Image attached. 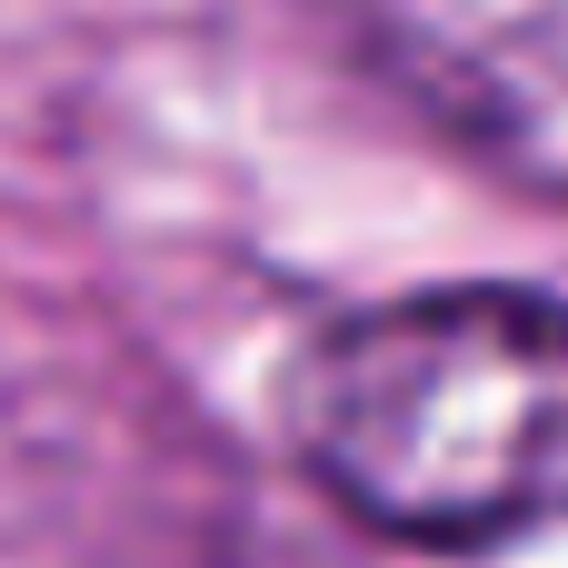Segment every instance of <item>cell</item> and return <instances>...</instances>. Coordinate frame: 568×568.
<instances>
[{
  "label": "cell",
  "mask_w": 568,
  "mask_h": 568,
  "mask_svg": "<svg viewBox=\"0 0 568 568\" xmlns=\"http://www.w3.org/2000/svg\"><path fill=\"white\" fill-rule=\"evenodd\" d=\"M320 489L409 549H499L568 519V300L409 290L339 320L300 369Z\"/></svg>",
  "instance_id": "cell-1"
}]
</instances>
